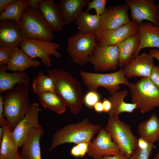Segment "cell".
I'll return each instance as SVG.
<instances>
[{"instance_id": "cell-1", "label": "cell", "mask_w": 159, "mask_h": 159, "mask_svg": "<svg viewBox=\"0 0 159 159\" xmlns=\"http://www.w3.org/2000/svg\"><path fill=\"white\" fill-rule=\"evenodd\" d=\"M48 76L53 80L55 92L62 98L70 112L77 114L84 103V96L78 80L66 71L59 69L47 70Z\"/></svg>"}, {"instance_id": "cell-2", "label": "cell", "mask_w": 159, "mask_h": 159, "mask_svg": "<svg viewBox=\"0 0 159 159\" xmlns=\"http://www.w3.org/2000/svg\"><path fill=\"white\" fill-rule=\"evenodd\" d=\"M29 85L18 84L3 95L4 115L12 132L30 108Z\"/></svg>"}, {"instance_id": "cell-3", "label": "cell", "mask_w": 159, "mask_h": 159, "mask_svg": "<svg viewBox=\"0 0 159 159\" xmlns=\"http://www.w3.org/2000/svg\"><path fill=\"white\" fill-rule=\"evenodd\" d=\"M102 126L101 124L91 123L87 118L67 125L54 134L48 151H51L58 146L66 143L77 144L86 143L89 144L94 136L99 132Z\"/></svg>"}, {"instance_id": "cell-4", "label": "cell", "mask_w": 159, "mask_h": 159, "mask_svg": "<svg viewBox=\"0 0 159 159\" xmlns=\"http://www.w3.org/2000/svg\"><path fill=\"white\" fill-rule=\"evenodd\" d=\"M19 24L24 39L49 41L54 39L53 31L40 12L30 6L24 10Z\"/></svg>"}, {"instance_id": "cell-5", "label": "cell", "mask_w": 159, "mask_h": 159, "mask_svg": "<svg viewBox=\"0 0 159 159\" xmlns=\"http://www.w3.org/2000/svg\"><path fill=\"white\" fill-rule=\"evenodd\" d=\"M105 129L121 153L129 158L137 147L138 139L133 134L131 127L119 117L109 116Z\"/></svg>"}, {"instance_id": "cell-6", "label": "cell", "mask_w": 159, "mask_h": 159, "mask_svg": "<svg viewBox=\"0 0 159 159\" xmlns=\"http://www.w3.org/2000/svg\"><path fill=\"white\" fill-rule=\"evenodd\" d=\"M132 103L136 105L142 113L159 107V89L148 77H141L135 83L129 87Z\"/></svg>"}, {"instance_id": "cell-7", "label": "cell", "mask_w": 159, "mask_h": 159, "mask_svg": "<svg viewBox=\"0 0 159 159\" xmlns=\"http://www.w3.org/2000/svg\"><path fill=\"white\" fill-rule=\"evenodd\" d=\"M123 68L115 72L101 74L81 70L80 72L83 82L89 90L97 91L102 87L106 89L112 95L120 89L119 85L124 84L129 87L131 83L125 76Z\"/></svg>"}, {"instance_id": "cell-8", "label": "cell", "mask_w": 159, "mask_h": 159, "mask_svg": "<svg viewBox=\"0 0 159 159\" xmlns=\"http://www.w3.org/2000/svg\"><path fill=\"white\" fill-rule=\"evenodd\" d=\"M67 43L68 54L75 63L81 65L88 63L89 56L98 45L94 34H83L79 31L68 39Z\"/></svg>"}, {"instance_id": "cell-9", "label": "cell", "mask_w": 159, "mask_h": 159, "mask_svg": "<svg viewBox=\"0 0 159 159\" xmlns=\"http://www.w3.org/2000/svg\"><path fill=\"white\" fill-rule=\"evenodd\" d=\"M60 46L59 44L51 41L33 39H24L19 45L29 57L34 59L40 58L42 63L49 67L52 65L50 55L57 58L61 57L57 51Z\"/></svg>"}, {"instance_id": "cell-10", "label": "cell", "mask_w": 159, "mask_h": 159, "mask_svg": "<svg viewBox=\"0 0 159 159\" xmlns=\"http://www.w3.org/2000/svg\"><path fill=\"white\" fill-rule=\"evenodd\" d=\"M118 50L116 46L98 44L88 58L96 71H115L119 65Z\"/></svg>"}, {"instance_id": "cell-11", "label": "cell", "mask_w": 159, "mask_h": 159, "mask_svg": "<svg viewBox=\"0 0 159 159\" xmlns=\"http://www.w3.org/2000/svg\"><path fill=\"white\" fill-rule=\"evenodd\" d=\"M138 24L131 20L115 29H101L94 35L98 45L117 46L127 38L138 34Z\"/></svg>"}, {"instance_id": "cell-12", "label": "cell", "mask_w": 159, "mask_h": 159, "mask_svg": "<svg viewBox=\"0 0 159 159\" xmlns=\"http://www.w3.org/2000/svg\"><path fill=\"white\" fill-rule=\"evenodd\" d=\"M125 4L131 10L132 20L138 24L143 20L159 26V5L154 0H126Z\"/></svg>"}, {"instance_id": "cell-13", "label": "cell", "mask_w": 159, "mask_h": 159, "mask_svg": "<svg viewBox=\"0 0 159 159\" xmlns=\"http://www.w3.org/2000/svg\"><path fill=\"white\" fill-rule=\"evenodd\" d=\"M42 110L38 103H32L24 117L12 132L19 147H21L32 130L42 128L39 118V113Z\"/></svg>"}, {"instance_id": "cell-14", "label": "cell", "mask_w": 159, "mask_h": 159, "mask_svg": "<svg viewBox=\"0 0 159 159\" xmlns=\"http://www.w3.org/2000/svg\"><path fill=\"white\" fill-rule=\"evenodd\" d=\"M120 153L105 128L102 127L96 137L89 144L87 154L94 159H99Z\"/></svg>"}, {"instance_id": "cell-15", "label": "cell", "mask_w": 159, "mask_h": 159, "mask_svg": "<svg viewBox=\"0 0 159 159\" xmlns=\"http://www.w3.org/2000/svg\"><path fill=\"white\" fill-rule=\"evenodd\" d=\"M129 9L126 4L111 6L106 8L101 16V30L114 29L126 24L130 20Z\"/></svg>"}, {"instance_id": "cell-16", "label": "cell", "mask_w": 159, "mask_h": 159, "mask_svg": "<svg viewBox=\"0 0 159 159\" xmlns=\"http://www.w3.org/2000/svg\"><path fill=\"white\" fill-rule=\"evenodd\" d=\"M154 58L149 54L143 53L134 58L123 68L125 76L128 78L132 77H149L153 69Z\"/></svg>"}, {"instance_id": "cell-17", "label": "cell", "mask_w": 159, "mask_h": 159, "mask_svg": "<svg viewBox=\"0 0 159 159\" xmlns=\"http://www.w3.org/2000/svg\"><path fill=\"white\" fill-rule=\"evenodd\" d=\"M24 39L19 23L9 19L0 21V47H18Z\"/></svg>"}, {"instance_id": "cell-18", "label": "cell", "mask_w": 159, "mask_h": 159, "mask_svg": "<svg viewBox=\"0 0 159 159\" xmlns=\"http://www.w3.org/2000/svg\"><path fill=\"white\" fill-rule=\"evenodd\" d=\"M38 9L54 32H61L66 25L58 4L54 0H40Z\"/></svg>"}, {"instance_id": "cell-19", "label": "cell", "mask_w": 159, "mask_h": 159, "mask_svg": "<svg viewBox=\"0 0 159 159\" xmlns=\"http://www.w3.org/2000/svg\"><path fill=\"white\" fill-rule=\"evenodd\" d=\"M138 34L140 43L137 51L133 55V58L139 55L140 51L147 47L159 48V26L150 22H143L138 24Z\"/></svg>"}, {"instance_id": "cell-20", "label": "cell", "mask_w": 159, "mask_h": 159, "mask_svg": "<svg viewBox=\"0 0 159 159\" xmlns=\"http://www.w3.org/2000/svg\"><path fill=\"white\" fill-rule=\"evenodd\" d=\"M44 132L42 128L31 131L21 147L20 155L23 159H42L40 140Z\"/></svg>"}, {"instance_id": "cell-21", "label": "cell", "mask_w": 159, "mask_h": 159, "mask_svg": "<svg viewBox=\"0 0 159 159\" xmlns=\"http://www.w3.org/2000/svg\"><path fill=\"white\" fill-rule=\"evenodd\" d=\"M6 65L0 67V92L3 93L14 87L18 84L30 85V79L24 72H14L8 73Z\"/></svg>"}, {"instance_id": "cell-22", "label": "cell", "mask_w": 159, "mask_h": 159, "mask_svg": "<svg viewBox=\"0 0 159 159\" xmlns=\"http://www.w3.org/2000/svg\"><path fill=\"white\" fill-rule=\"evenodd\" d=\"M40 61L33 59L27 55L18 47L15 48L14 52L10 61L6 65L7 70L14 72H24L31 67H37L40 66Z\"/></svg>"}, {"instance_id": "cell-23", "label": "cell", "mask_w": 159, "mask_h": 159, "mask_svg": "<svg viewBox=\"0 0 159 159\" xmlns=\"http://www.w3.org/2000/svg\"><path fill=\"white\" fill-rule=\"evenodd\" d=\"M140 43L138 33L127 38L117 46L118 63L120 68H123L134 58L133 55L138 50Z\"/></svg>"}, {"instance_id": "cell-24", "label": "cell", "mask_w": 159, "mask_h": 159, "mask_svg": "<svg viewBox=\"0 0 159 159\" xmlns=\"http://www.w3.org/2000/svg\"><path fill=\"white\" fill-rule=\"evenodd\" d=\"M88 0H61L58 4L65 24H70L80 15Z\"/></svg>"}, {"instance_id": "cell-25", "label": "cell", "mask_w": 159, "mask_h": 159, "mask_svg": "<svg viewBox=\"0 0 159 159\" xmlns=\"http://www.w3.org/2000/svg\"><path fill=\"white\" fill-rule=\"evenodd\" d=\"M139 135L149 143L159 140V119L155 113L147 120L141 122L138 127Z\"/></svg>"}, {"instance_id": "cell-26", "label": "cell", "mask_w": 159, "mask_h": 159, "mask_svg": "<svg viewBox=\"0 0 159 159\" xmlns=\"http://www.w3.org/2000/svg\"><path fill=\"white\" fill-rule=\"evenodd\" d=\"M129 94L126 90L117 91L108 98L112 104L111 109L108 113L109 116L119 117L122 113H132L137 108L135 104L124 101V98Z\"/></svg>"}, {"instance_id": "cell-27", "label": "cell", "mask_w": 159, "mask_h": 159, "mask_svg": "<svg viewBox=\"0 0 159 159\" xmlns=\"http://www.w3.org/2000/svg\"><path fill=\"white\" fill-rule=\"evenodd\" d=\"M78 29L83 34H94L101 29V16L83 11L75 20Z\"/></svg>"}, {"instance_id": "cell-28", "label": "cell", "mask_w": 159, "mask_h": 159, "mask_svg": "<svg viewBox=\"0 0 159 159\" xmlns=\"http://www.w3.org/2000/svg\"><path fill=\"white\" fill-rule=\"evenodd\" d=\"M4 135L0 145V159H17L20 154L19 148L9 127L3 126Z\"/></svg>"}, {"instance_id": "cell-29", "label": "cell", "mask_w": 159, "mask_h": 159, "mask_svg": "<svg viewBox=\"0 0 159 159\" xmlns=\"http://www.w3.org/2000/svg\"><path fill=\"white\" fill-rule=\"evenodd\" d=\"M39 101L44 108L54 111L57 114L64 113L67 107L61 97L56 92H44L38 96Z\"/></svg>"}, {"instance_id": "cell-30", "label": "cell", "mask_w": 159, "mask_h": 159, "mask_svg": "<svg viewBox=\"0 0 159 159\" xmlns=\"http://www.w3.org/2000/svg\"><path fill=\"white\" fill-rule=\"evenodd\" d=\"M30 0H15L8 8L0 14V21L5 19L19 21L25 9L30 5Z\"/></svg>"}, {"instance_id": "cell-31", "label": "cell", "mask_w": 159, "mask_h": 159, "mask_svg": "<svg viewBox=\"0 0 159 159\" xmlns=\"http://www.w3.org/2000/svg\"><path fill=\"white\" fill-rule=\"evenodd\" d=\"M32 86L34 92L38 96L45 92H55L53 80L48 76L44 75L42 72H39L33 81Z\"/></svg>"}, {"instance_id": "cell-32", "label": "cell", "mask_w": 159, "mask_h": 159, "mask_svg": "<svg viewBox=\"0 0 159 159\" xmlns=\"http://www.w3.org/2000/svg\"><path fill=\"white\" fill-rule=\"evenodd\" d=\"M154 147L153 144L150 143L146 148L141 149L137 147L129 159H149Z\"/></svg>"}, {"instance_id": "cell-33", "label": "cell", "mask_w": 159, "mask_h": 159, "mask_svg": "<svg viewBox=\"0 0 159 159\" xmlns=\"http://www.w3.org/2000/svg\"><path fill=\"white\" fill-rule=\"evenodd\" d=\"M107 1V0H93L89 1L87 3V7L86 11L89 12V11L94 9L96 14L101 16L106 9V5Z\"/></svg>"}, {"instance_id": "cell-34", "label": "cell", "mask_w": 159, "mask_h": 159, "mask_svg": "<svg viewBox=\"0 0 159 159\" xmlns=\"http://www.w3.org/2000/svg\"><path fill=\"white\" fill-rule=\"evenodd\" d=\"M15 48L10 47H0V67L8 64L12 57Z\"/></svg>"}, {"instance_id": "cell-35", "label": "cell", "mask_w": 159, "mask_h": 159, "mask_svg": "<svg viewBox=\"0 0 159 159\" xmlns=\"http://www.w3.org/2000/svg\"><path fill=\"white\" fill-rule=\"evenodd\" d=\"M89 144L86 143H81L73 147L70 151V154L75 157L83 158L87 153Z\"/></svg>"}, {"instance_id": "cell-36", "label": "cell", "mask_w": 159, "mask_h": 159, "mask_svg": "<svg viewBox=\"0 0 159 159\" xmlns=\"http://www.w3.org/2000/svg\"><path fill=\"white\" fill-rule=\"evenodd\" d=\"M100 96L97 91L89 90L84 96V102L87 107L92 108L100 101Z\"/></svg>"}, {"instance_id": "cell-37", "label": "cell", "mask_w": 159, "mask_h": 159, "mask_svg": "<svg viewBox=\"0 0 159 159\" xmlns=\"http://www.w3.org/2000/svg\"><path fill=\"white\" fill-rule=\"evenodd\" d=\"M149 77L159 89V66H154Z\"/></svg>"}, {"instance_id": "cell-38", "label": "cell", "mask_w": 159, "mask_h": 159, "mask_svg": "<svg viewBox=\"0 0 159 159\" xmlns=\"http://www.w3.org/2000/svg\"><path fill=\"white\" fill-rule=\"evenodd\" d=\"M3 94L0 95V126L7 125V122L4 115L3 105Z\"/></svg>"}, {"instance_id": "cell-39", "label": "cell", "mask_w": 159, "mask_h": 159, "mask_svg": "<svg viewBox=\"0 0 159 159\" xmlns=\"http://www.w3.org/2000/svg\"><path fill=\"white\" fill-rule=\"evenodd\" d=\"M15 0H0V14L4 12Z\"/></svg>"}, {"instance_id": "cell-40", "label": "cell", "mask_w": 159, "mask_h": 159, "mask_svg": "<svg viewBox=\"0 0 159 159\" xmlns=\"http://www.w3.org/2000/svg\"><path fill=\"white\" fill-rule=\"evenodd\" d=\"M103 105V112L108 113L110 112L112 107V104L108 99L104 98L102 101Z\"/></svg>"}, {"instance_id": "cell-41", "label": "cell", "mask_w": 159, "mask_h": 159, "mask_svg": "<svg viewBox=\"0 0 159 159\" xmlns=\"http://www.w3.org/2000/svg\"><path fill=\"white\" fill-rule=\"evenodd\" d=\"M149 143L140 137L138 139L137 147L141 149L146 148L148 146Z\"/></svg>"}, {"instance_id": "cell-42", "label": "cell", "mask_w": 159, "mask_h": 159, "mask_svg": "<svg viewBox=\"0 0 159 159\" xmlns=\"http://www.w3.org/2000/svg\"><path fill=\"white\" fill-rule=\"evenodd\" d=\"M99 159H129L121 153L115 155H110L103 157Z\"/></svg>"}, {"instance_id": "cell-43", "label": "cell", "mask_w": 159, "mask_h": 159, "mask_svg": "<svg viewBox=\"0 0 159 159\" xmlns=\"http://www.w3.org/2000/svg\"><path fill=\"white\" fill-rule=\"evenodd\" d=\"M95 110L97 112H101L103 111V108L102 101H99L94 106Z\"/></svg>"}, {"instance_id": "cell-44", "label": "cell", "mask_w": 159, "mask_h": 159, "mask_svg": "<svg viewBox=\"0 0 159 159\" xmlns=\"http://www.w3.org/2000/svg\"><path fill=\"white\" fill-rule=\"evenodd\" d=\"M149 54L153 58L156 59L159 61V51L155 49H151Z\"/></svg>"}, {"instance_id": "cell-45", "label": "cell", "mask_w": 159, "mask_h": 159, "mask_svg": "<svg viewBox=\"0 0 159 159\" xmlns=\"http://www.w3.org/2000/svg\"><path fill=\"white\" fill-rule=\"evenodd\" d=\"M30 6L34 9H38L39 3L40 0H30Z\"/></svg>"}, {"instance_id": "cell-46", "label": "cell", "mask_w": 159, "mask_h": 159, "mask_svg": "<svg viewBox=\"0 0 159 159\" xmlns=\"http://www.w3.org/2000/svg\"><path fill=\"white\" fill-rule=\"evenodd\" d=\"M4 133V129L3 127H0V145L1 144L3 139Z\"/></svg>"}, {"instance_id": "cell-47", "label": "cell", "mask_w": 159, "mask_h": 159, "mask_svg": "<svg viewBox=\"0 0 159 159\" xmlns=\"http://www.w3.org/2000/svg\"><path fill=\"white\" fill-rule=\"evenodd\" d=\"M152 159H159V152Z\"/></svg>"}, {"instance_id": "cell-48", "label": "cell", "mask_w": 159, "mask_h": 159, "mask_svg": "<svg viewBox=\"0 0 159 159\" xmlns=\"http://www.w3.org/2000/svg\"><path fill=\"white\" fill-rule=\"evenodd\" d=\"M17 159H23V158L21 157L20 154L18 156Z\"/></svg>"}]
</instances>
